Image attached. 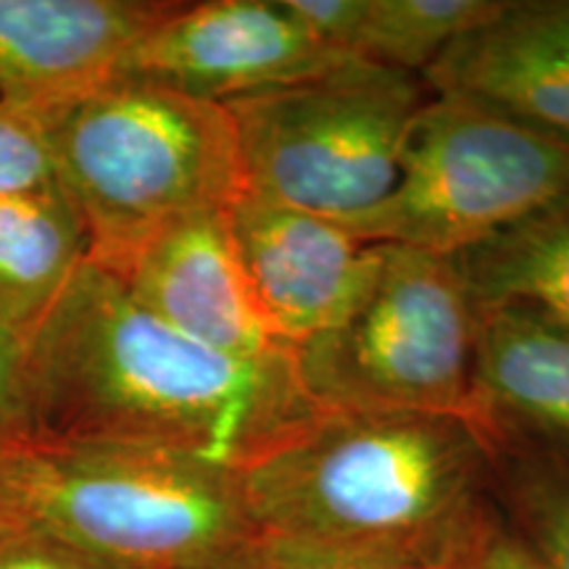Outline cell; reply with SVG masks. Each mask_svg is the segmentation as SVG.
Returning a JSON list of instances; mask_svg holds the SVG:
<instances>
[{
  "mask_svg": "<svg viewBox=\"0 0 569 569\" xmlns=\"http://www.w3.org/2000/svg\"><path fill=\"white\" fill-rule=\"evenodd\" d=\"M34 440L30 388H27V338L0 322V453Z\"/></svg>",
  "mask_w": 569,
  "mask_h": 569,
  "instance_id": "cell-19",
  "label": "cell"
},
{
  "mask_svg": "<svg viewBox=\"0 0 569 569\" xmlns=\"http://www.w3.org/2000/svg\"><path fill=\"white\" fill-rule=\"evenodd\" d=\"M569 196V142L467 96L417 113L396 188L343 227L361 243L457 256Z\"/></svg>",
  "mask_w": 569,
  "mask_h": 569,
  "instance_id": "cell-7",
  "label": "cell"
},
{
  "mask_svg": "<svg viewBox=\"0 0 569 569\" xmlns=\"http://www.w3.org/2000/svg\"><path fill=\"white\" fill-rule=\"evenodd\" d=\"M343 59L298 27L280 0H206L174 3L127 53L117 77L227 106L315 80Z\"/></svg>",
  "mask_w": 569,
  "mask_h": 569,
  "instance_id": "cell-8",
  "label": "cell"
},
{
  "mask_svg": "<svg viewBox=\"0 0 569 569\" xmlns=\"http://www.w3.org/2000/svg\"><path fill=\"white\" fill-rule=\"evenodd\" d=\"M40 119L56 180L103 269L174 219L230 209L243 196L238 134L219 103L117 77Z\"/></svg>",
  "mask_w": 569,
  "mask_h": 569,
  "instance_id": "cell-4",
  "label": "cell"
},
{
  "mask_svg": "<svg viewBox=\"0 0 569 569\" xmlns=\"http://www.w3.org/2000/svg\"><path fill=\"white\" fill-rule=\"evenodd\" d=\"M0 569H106L51 540L0 532Z\"/></svg>",
  "mask_w": 569,
  "mask_h": 569,
  "instance_id": "cell-21",
  "label": "cell"
},
{
  "mask_svg": "<svg viewBox=\"0 0 569 569\" xmlns=\"http://www.w3.org/2000/svg\"><path fill=\"white\" fill-rule=\"evenodd\" d=\"M248 569H417L398 561L367 557V553L317 549V546L284 543V540L261 538Z\"/></svg>",
  "mask_w": 569,
  "mask_h": 569,
  "instance_id": "cell-20",
  "label": "cell"
},
{
  "mask_svg": "<svg viewBox=\"0 0 569 569\" xmlns=\"http://www.w3.org/2000/svg\"><path fill=\"white\" fill-rule=\"evenodd\" d=\"M90 261L80 211L61 184L0 198V322L30 338Z\"/></svg>",
  "mask_w": 569,
  "mask_h": 569,
  "instance_id": "cell-14",
  "label": "cell"
},
{
  "mask_svg": "<svg viewBox=\"0 0 569 569\" xmlns=\"http://www.w3.org/2000/svg\"><path fill=\"white\" fill-rule=\"evenodd\" d=\"M432 90L419 74L343 59L325 74L227 103L243 193L346 224L396 188Z\"/></svg>",
  "mask_w": 569,
  "mask_h": 569,
  "instance_id": "cell-6",
  "label": "cell"
},
{
  "mask_svg": "<svg viewBox=\"0 0 569 569\" xmlns=\"http://www.w3.org/2000/svg\"><path fill=\"white\" fill-rule=\"evenodd\" d=\"M53 153L38 113L0 101V198L56 184Z\"/></svg>",
  "mask_w": 569,
  "mask_h": 569,
  "instance_id": "cell-18",
  "label": "cell"
},
{
  "mask_svg": "<svg viewBox=\"0 0 569 569\" xmlns=\"http://www.w3.org/2000/svg\"><path fill=\"white\" fill-rule=\"evenodd\" d=\"M480 306H522L569 330V196L451 256Z\"/></svg>",
  "mask_w": 569,
  "mask_h": 569,
  "instance_id": "cell-15",
  "label": "cell"
},
{
  "mask_svg": "<svg viewBox=\"0 0 569 569\" xmlns=\"http://www.w3.org/2000/svg\"><path fill=\"white\" fill-rule=\"evenodd\" d=\"M27 388L34 440L161 448L238 472L325 411L293 353L196 343L92 261L27 338Z\"/></svg>",
  "mask_w": 569,
  "mask_h": 569,
  "instance_id": "cell-1",
  "label": "cell"
},
{
  "mask_svg": "<svg viewBox=\"0 0 569 569\" xmlns=\"http://www.w3.org/2000/svg\"><path fill=\"white\" fill-rule=\"evenodd\" d=\"M478 306L448 256L369 243L346 309L293 351L327 411L465 415Z\"/></svg>",
  "mask_w": 569,
  "mask_h": 569,
  "instance_id": "cell-5",
  "label": "cell"
},
{
  "mask_svg": "<svg viewBox=\"0 0 569 569\" xmlns=\"http://www.w3.org/2000/svg\"><path fill=\"white\" fill-rule=\"evenodd\" d=\"M457 569H540V565L501 515L488 536L480 540L478 549Z\"/></svg>",
  "mask_w": 569,
  "mask_h": 569,
  "instance_id": "cell-22",
  "label": "cell"
},
{
  "mask_svg": "<svg viewBox=\"0 0 569 569\" xmlns=\"http://www.w3.org/2000/svg\"><path fill=\"white\" fill-rule=\"evenodd\" d=\"M227 219L253 293L290 351L351 301L369 243L343 224L248 193L227 209Z\"/></svg>",
  "mask_w": 569,
  "mask_h": 569,
  "instance_id": "cell-11",
  "label": "cell"
},
{
  "mask_svg": "<svg viewBox=\"0 0 569 569\" xmlns=\"http://www.w3.org/2000/svg\"><path fill=\"white\" fill-rule=\"evenodd\" d=\"M261 538L457 569L501 519L493 453L465 415L322 411L240 469Z\"/></svg>",
  "mask_w": 569,
  "mask_h": 569,
  "instance_id": "cell-2",
  "label": "cell"
},
{
  "mask_svg": "<svg viewBox=\"0 0 569 569\" xmlns=\"http://www.w3.org/2000/svg\"><path fill=\"white\" fill-rule=\"evenodd\" d=\"M507 0H365L348 56L422 77L448 48L503 11Z\"/></svg>",
  "mask_w": 569,
  "mask_h": 569,
  "instance_id": "cell-16",
  "label": "cell"
},
{
  "mask_svg": "<svg viewBox=\"0 0 569 569\" xmlns=\"http://www.w3.org/2000/svg\"><path fill=\"white\" fill-rule=\"evenodd\" d=\"M478 306L465 417L488 446L569 457V330L522 306Z\"/></svg>",
  "mask_w": 569,
  "mask_h": 569,
  "instance_id": "cell-12",
  "label": "cell"
},
{
  "mask_svg": "<svg viewBox=\"0 0 569 569\" xmlns=\"http://www.w3.org/2000/svg\"><path fill=\"white\" fill-rule=\"evenodd\" d=\"M496 501L540 569H569V457L525 443H493Z\"/></svg>",
  "mask_w": 569,
  "mask_h": 569,
  "instance_id": "cell-17",
  "label": "cell"
},
{
  "mask_svg": "<svg viewBox=\"0 0 569 569\" xmlns=\"http://www.w3.org/2000/svg\"><path fill=\"white\" fill-rule=\"evenodd\" d=\"M163 0H0V101L42 113L111 82Z\"/></svg>",
  "mask_w": 569,
  "mask_h": 569,
  "instance_id": "cell-10",
  "label": "cell"
},
{
  "mask_svg": "<svg viewBox=\"0 0 569 569\" xmlns=\"http://www.w3.org/2000/svg\"><path fill=\"white\" fill-rule=\"evenodd\" d=\"M440 96H467L569 142V0H507L425 71Z\"/></svg>",
  "mask_w": 569,
  "mask_h": 569,
  "instance_id": "cell-13",
  "label": "cell"
},
{
  "mask_svg": "<svg viewBox=\"0 0 569 569\" xmlns=\"http://www.w3.org/2000/svg\"><path fill=\"white\" fill-rule=\"evenodd\" d=\"M106 272L148 315L213 351L240 359L293 353L253 293L227 209L174 219Z\"/></svg>",
  "mask_w": 569,
  "mask_h": 569,
  "instance_id": "cell-9",
  "label": "cell"
},
{
  "mask_svg": "<svg viewBox=\"0 0 569 569\" xmlns=\"http://www.w3.org/2000/svg\"><path fill=\"white\" fill-rule=\"evenodd\" d=\"M0 532L51 540L106 569H248L261 540L238 469L51 440L0 453Z\"/></svg>",
  "mask_w": 569,
  "mask_h": 569,
  "instance_id": "cell-3",
  "label": "cell"
}]
</instances>
